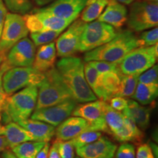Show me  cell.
I'll use <instances>...</instances> for the list:
<instances>
[{
    "instance_id": "23",
    "label": "cell",
    "mask_w": 158,
    "mask_h": 158,
    "mask_svg": "<svg viewBox=\"0 0 158 158\" xmlns=\"http://www.w3.org/2000/svg\"><path fill=\"white\" fill-rule=\"evenodd\" d=\"M33 12L36 13L37 17L40 20L45 30L55 31L62 33L72 23L69 20L57 17L52 13L44 10L43 8L35 9Z\"/></svg>"
},
{
    "instance_id": "26",
    "label": "cell",
    "mask_w": 158,
    "mask_h": 158,
    "mask_svg": "<svg viewBox=\"0 0 158 158\" xmlns=\"http://www.w3.org/2000/svg\"><path fill=\"white\" fill-rule=\"evenodd\" d=\"M109 0H87L81 13V19L85 23H89L98 19L108 5Z\"/></svg>"
},
{
    "instance_id": "37",
    "label": "cell",
    "mask_w": 158,
    "mask_h": 158,
    "mask_svg": "<svg viewBox=\"0 0 158 158\" xmlns=\"http://www.w3.org/2000/svg\"><path fill=\"white\" fill-rule=\"evenodd\" d=\"M89 62L100 74L108 72H115L118 73L117 62L107 61H91Z\"/></svg>"
},
{
    "instance_id": "2",
    "label": "cell",
    "mask_w": 158,
    "mask_h": 158,
    "mask_svg": "<svg viewBox=\"0 0 158 158\" xmlns=\"http://www.w3.org/2000/svg\"><path fill=\"white\" fill-rule=\"evenodd\" d=\"M140 47L138 38L131 30H122L109 42L85 53L84 61L116 62L133 49Z\"/></svg>"
},
{
    "instance_id": "5",
    "label": "cell",
    "mask_w": 158,
    "mask_h": 158,
    "mask_svg": "<svg viewBox=\"0 0 158 158\" xmlns=\"http://www.w3.org/2000/svg\"><path fill=\"white\" fill-rule=\"evenodd\" d=\"M157 44L133 49L117 62L118 73L140 75L152 67L157 62Z\"/></svg>"
},
{
    "instance_id": "30",
    "label": "cell",
    "mask_w": 158,
    "mask_h": 158,
    "mask_svg": "<svg viewBox=\"0 0 158 158\" xmlns=\"http://www.w3.org/2000/svg\"><path fill=\"white\" fill-rule=\"evenodd\" d=\"M120 76V86L116 97L129 98L135 92L138 82L139 75H122Z\"/></svg>"
},
{
    "instance_id": "40",
    "label": "cell",
    "mask_w": 158,
    "mask_h": 158,
    "mask_svg": "<svg viewBox=\"0 0 158 158\" xmlns=\"http://www.w3.org/2000/svg\"><path fill=\"white\" fill-rule=\"evenodd\" d=\"M110 106L116 110H123L127 106V100L122 97H114L110 100Z\"/></svg>"
},
{
    "instance_id": "14",
    "label": "cell",
    "mask_w": 158,
    "mask_h": 158,
    "mask_svg": "<svg viewBox=\"0 0 158 158\" xmlns=\"http://www.w3.org/2000/svg\"><path fill=\"white\" fill-rule=\"evenodd\" d=\"M116 148L107 137L100 136L97 141L77 148L76 153L80 158H113Z\"/></svg>"
},
{
    "instance_id": "45",
    "label": "cell",
    "mask_w": 158,
    "mask_h": 158,
    "mask_svg": "<svg viewBox=\"0 0 158 158\" xmlns=\"http://www.w3.org/2000/svg\"><path fill=\"white\" fill-rule=\"evenodd\" d=\"M7 147H8V144H7L5 138L2 135H0V152H3Z\"/></svg>"
},
{
    "instance_id": "36",
    "label": "cell",
    "mask_w": 158,
    "mask_h": 158,
    "mask_svg": "<svg viewBox=\"0 0 158 158\" xmlns=\"http://www.w3.org/2000/svg\"><path fill=\"white\" fill-rule=\"evenodd\" d=\"M61 158H74V147L70 141L56 140Z\"/></svg>"
},
{
    "instance_id": "12",
    "label": "cell",
    "mask_w": 158,
    "mask_h": 158,
    "mask_svg": "<svg viewBox=\"0 0 158 158\" xmlns=\"http://www.w3.org/2000/svg\"><path fill=\"white\" fill-rule=\"evenodd\" d=\"M76 107V100L70 99L54 106L35 109L31 115V118L56 127L72 114Z\"/></svg>"
},
{
    "instance_id": "10",
    "label": "cell",
    "mask_w": 158,
    "mask_h": 158,
    "mask_svg": "<svg viewBox=\"0 0 158 158\" xmlns=\"http://www.w3.org/2000/svg\"><path fill=\"white\" fill-rule=\"evenodd\" d=\"M36 46L28 37H24L13 45L7 54L1 70L5 72L16 67H31L35 60Z\"/></svg>"
},
{
    "instance_id": "27",
    "label": "cell",
    "mask_w": 158,
    "mask_h": 158,
    "mask_svg": "<svg viewBox=\"0 0 158 158\" xmlns=\"http://www.w3.org/2000/svg\"><path fill=\"white\" fill-rule=\"evenodd\" d=\"M102 110L104 117L110 134L117 131L124 124V115L108 105L106 101H102Z\"/></svg>"
},
{
    "instance_id": "29",
    "label": "cell",
    "mask_w": 158,
    "mask_h": 158,
    "mask_svg": "<svg viewBox=\"0 0 158 158\" xmlns=\"http://www.w3.org/2000/svg\"><path fill=\"white\" fill-rule=\"evenodd\" d=\"M102 85L106 94V101L116 97L120 86L119 73L108 72L102 74Z\"/></svg>"
},
{
    "instance_id": "53",
    "label": "cell",
    "mask_w": 158,
    "mask_h": 158,
    "mask_svg": "<svg viewBox=\"0 0 158 158\" xmlns=\"http://www.w3.org/2000/svg\"><path fill=\"white\" fill-rule=\"evenodd\" d=\"M76 158H80L79 157H76Z\"/></svg>"
},
{
    "instance_id": "6",
    "label": "cell",
    "mask_w": 158,
    "mask_h": 158,
    "mask_svg": "<svg viewBox=\"0 0 158 158\" xmlns=\"http://www.w3.org/2000/svg\"><path fill=\"white\" fill-rule=\"evenodd\" d=\"M44 78V73H41L31 67H16L6 70L2 76L4 90L7 95L29 86H36Z\"/></svg>"
},
{
    "instance_id": "50",
    "label": "cell",
    "mask_w": 158,
    "mask_h": 158,
    "mask_svg": "<svg viewBox=\"0 0 158 158\" xmlns=\"http://www.w3.org/2000/svg\"><path fill=\"white\" fill-rule=\"evenodd\" d=\"M141 1L148 2H151V3H157L158 2V0H141Z\"/></svg>"
},
{
    "instance_id": "25",
    "label": "cell",
    "mask_w": 158,
    "mask_h": 158,
    "mask_svg": "<svg viewBox=\"0 0 158 158\" xmlns=\"http://www.w3.org/2000/svg\"><path fill=\"white\" fill-rule=\"evenodd\" d=\"M157 94L158 85L146 84L138 82L132 97L141 105H150L152 108H154Z\"/></svg>"
},
{
    "instance_id": "13",
    "label": "cell",
    "mask_w": 158,
    "mask_h": 158,
    "mask_svg": "<svg viewBox=\"0 0 158 158\" xmlns=\"http://www.w3.org/2000/svg\"><path fill=\"white\" fill-rule=\"evenodd\" d=\"M72 114L86 119L90 124L91 130L106 132L110 134L104 117L102 100H96L76 106Z\"/></svg>"
},
{
    "instance_id": "46",
    "label": "cell",
    "mask_w": 158,
    "mask_h": 158,
    "mask_svg": "<svg viewBox=\"0 0 158 158\" xmlns=\"http://www.w3.org/2000/svg\"><path fill=\"white\" fill-rule=\"evenodd\" d=\"M2 158H18L12 151L10 150H4L2 154Z\"/></svg>"
},
{
    "instance_id": "51",
    "label": "cell",
    "mask_w": 158,
    "mask_h": 158,
    "mask_svg": "<svg viewBox=\"0 0 158 158\" xmlns=\"http://www.w3.org/2000/svg\"><path fill=\"white\" fill-rule=\"evenodd\" d=\"M4 60H5V59H4V58L2 56H1V55H0V68H1V66H2V62H4Z\"/></svg>"
},
{
    "instance_id": "22",
    "label": "cell",
    "mask_w": 158,
    "mask_h": 158,
    "mask_svg": "<svg viewBox=\"0 0 158 158\" xmlns=\"http://www.w3.org/2000/svg\"><path fill=\"white\" fill-rule=\"evenodd\" d=\"M124 115V114H123ZM116 141L120 142H135L143 141L144 135L133 119L124 115V124L119 130L112 133Z\"/></svg>"
},
{
    "instance_id": "24",
    "label": "cell",
    "mask_w": 158,
    "mask_h": 158,
    "mask_svg": "<svg viewBox=\"0 0 158 158\" xmlns=\"http://www.w3.org/2000/svg\"><path fill=\"white\" fill-rule=\"evenodd\" d=\"M84 73L86 81L97 98L106 101V94L102 85V74H100L89 62L84 64Z\"/></svg>"
},
{
    "instance_id": "20",
    "label": "cell",
    "mask_w": 158,
    "mask_h": 158,
    "mask_svg": "<svg viewBox=\"0 0 158 158\" xmlns=\"http://www.w3.org/2000/svg\"><path fill=\"white\" fill-rule=\"evenodd\" d=\"M17 123L29 131L35 138V141H43L45 143L49 142L51 138L54 137L56 131L54 126L44 122L31 118H27Z\"/></svg>"
},
{
    "instance_id": "49",
    "label": "cell",
    "mask_w": 158,
    "mask_h": 158,
    "mask_svg": "<svg viewBox=\"0 0 158 158\" xmlns=\"http://www.w3.org/2000/svg\"><path fill=\"white\" fill-rule=\"evenodd\" d=\"M114 1L123 4V5H130V4L133 3V2L136 1V0H114Z\"/></svg>"
},
{
    "instance_id": "15",
    "label": "cell",
    "mask_w": 158,
    "mask_h": 158,
    "mask_svg": "<svg viewBox=\"0 0 158 158\" xmlns=\"http://www.w3.org/2000/svg\"><path fill=\"white\" fill-rule=\"evenodd\" d=\"M87 0H54L43 10L53 15L73 22L81 14Z\"/></svg>"
},
{
    "instance_id": "4",
    "label": "cell",
    "mask_w": 158,
    "mask_h": 158,
    "mask_svg": "<svg viewBox=\"0 0 158 158\" xmlns=\"http://www.w3.org/2000/svg\"><path fill=\"white\" fill-rule=\"evenodd\" d=\"M37 87L39 89L35 109L54 106L73 99L60 73L55 68L44 73V78Z\"/></svg>"
},
{
    "instance_id": "43",
    "label": "cell",
    "mask_w": 158,
    "mask_h": 158,
    "mask_svg": "<svg viewBox=\"0 0 158 158\" xmlns=\"http://www.w3.org/2000/svg\"><path fill=\"white\" fill-rule=\"evenodd\" d=\"M48 158H61L58 151V148H57V144L56 141L54 142L53 145L51 146V147L49 149Z\"/></svg>"
},
{
    "instance_id": "32",
    "label": "cell",
    "mask_w": 158,
    "mask_h": 158,
    "mask_svg": "<svg viewBox=\"0 0 158 158\" xmlns=\"http://www.w3.org/2000/svg\"><path fill=\"white\" fill-rule=\"evenodd\" d=\"M100 136H102L100 131L87 130L82 132L76 138L71 139L70 141L73 145V147L77 149V148L84 147L85 145H87L89 143L97 141Z\"/></svg>"
},
{
    "instance_id": "7",
    "label": "cell",
    "mask_w": 158,
    "mask_h": 158,
    "mask_svg": "<svg viewBox=\"0 0 158 158\" xmlns=\"http://www.w3.org/2000/svg\"><path fill=\"white\" fill-rule=\"evenodd\" d=\"M131 4L127 23L132 31L139 32L157 27V3L136 0Z\"/></svg>"
},
{
    "instance_id": "41",
    "label": "cell",
    "mask_w": 158,
    "mask_h": 158,
    "mask_svg": "<svg viewBox=\"0 0 158 158\" xmlns=\"http://www.w3.org/2000/svg\"><path fill=\"white\" fill-rule=\"evenodd\" d=\"M4 73L5 72L3 70H0V118H1V114L3 110L4 106L5 105L6 100H7V96H8L5 93L2 85V76Z\"/></svg>"
},
{
    "instance_id": "3",
    "label": "cell",
    "mask_w": 158,
    "mask_h": 158,
    "mask_svg": "<svg viewBox=\"0 0 158 158\" xmlns=\"http://www.w3.org/2000/svg\"><path fill=\"white\" fill-rule=\"evenodd\" d=\"M37 94V86H29L7 96L1 114V119L7 124L29 118L36 107Z\"/></svg>"
},
{
    "instance_id": "28",
    "label": "cell",
    "mask_w": 158,
    "mask_h": 158,
    "mask_svg": "<svg viewBox=\"0 0 158 158\" xmlns=\"http://www.w3.org/2000/svg\"><path fill=\"white\" fill-rule=\"evenodd\" d=\"M45 143V142L43 141H26L11 148V149L18 158H35Z\"/></svg>"
},
{
    "instance_id": "16",
    "label": "cell",
    "mask_w": 158,
    "mask_h": 158,
    "mask_svg": "<svg viewBox=\"0 0 158 158\" xmlns=\"http://www.w3.org/2000/svg\"><path fill=\"white\" fill-rule=\"evenodd\" d=\"M87 130H91L89 123L84 118L74 116L67 118L59 124L55 133L56 139L70 141Z\"/></svg>"
},
{
    "instance_id": "8",
    "label": "cell",
    "mask_w": 158,
    "mask_h": 158,
    "mask_svg": "<svg viewBox=\"0 0 158 158\" xmlns=\"http://www.w3.org/2000/svg\"><path fill=\"white\" fill-rule=\"evenodd\" d=\"M115 28L99 21L86 23L79 44L80 52H87L106 44L117 34Z\"/></svg>"
},
{
    "instance_id": "18",
    "label": "cell",
    "mask_w": 158,
    "mask_h": 158,
    "mask_svg": "<svg viewBox=\"0 0 158 158\" xmlns=\"http://www.w3.org/2000/svg\"><path fill=\"white\" fill-rule=\"evenodd\" d=\"M56 59V49L54 42L42 45L35 53L32 68L41 73H45L54 68Z\"/></svg>"
},
{
    "instance_id": "21",
    "label": "cell",
    "mask_w": 158,
    "mask_h": 158,
    "mask_svg": "<svg viewBox=\"0 0 158 158\" xmlns=\"http://www.w3.org/2000/svg\"><path fill=\"white\" fill-rule=\"evenodd\" d=\"M124 115L133 119L141 130L147 129L149 126L151 108L144 107L132 100H127V106L122 110Z\"/></svg>"
},
{
    "instance_id": "38",
    "label": "cell",
    "mask_w": 158,
    "mask_h": 158,
    "mask_svg": "<svg viewBox=\"0 0 158 158\" xmlns=\"http://www.w3.org/2000/svg\"><path fill=\"white\" fill-rule=\"evenodd\" d=\"M116 151V158H135V147L130 143H122Z\"/></svg>"
},
{
    "instance_id": "44",
    "label": "cell",
    "mask_w": 158,
    "mask_h": 158,
    "mask_svg": "<svg viewBox=\"0 0 158 158\" xmlns=\"http://www.w3.org/2000/svg\"><path fill=\"white\" fill-rule=\"evenodd\" d=\"M49 149H50V144L48 142H47L45 143L44 147L40 149V151L37 153L35 158H48Z\"/></svg>"
},
{
    "instance_id": "31",
    "label": "cell",
    "mask_w": 158,
    "mask_h": 158,
    "mask_svg": "<svg viewBox=\"0 0 158 158\" xmlns=\"http://www.w3.org/2000/svg\"><path fill=\"white\" fill-rule=\"evenodd\" d=\"M7 9L13 13L24 15L33 8L31 0H3Z\"/></svg>"
},
{
    "instance_id": "47",
    "label": "cell",
    "mask_w": 158,
    "mask_h": 158,
    "mask_svg": "<svg viewBox=\"0 0 158 158\" xmlns=\"http://www.w3.org/2000/svg\"><path fill=\"white\" fill-rule=\"evenodd\" d=\"M34 2L36 4L37 6H45L48 5V4H51V2L54 1V0H33Z\"/></svg>"
},
{
    "instance_id": "33",
    "label": "cell",
    "mask_w": 158,
    "mask_h": 158,
    "mask_svg": "<svg viewBox=\"0 0 158 158\" xmlns=\"http://www.w3.org/2000/svg\"><path fill=\"white\" fill-rule=\"evenodd\" d=\"M60 32L51 30H44L38 32L31 33L30 37L35 46H40L42 45L54 42L59 36Z\"/></svg>"
},
{
    "instance_id": "39",
    "label": "cell",
    "mask_w": 158,
    "mask_h": 158,
    "mask_svg": "<svg viewBox=\"0 0 158 158\" xmlns=\"http://www.w3.org/2000/svg\"><path fill=\"white\" fill-rule=\"evenodd\" d=\"M135 158H155L148 143L141 144L137 149Z\"/></svg>"
},
{
    "instance_id": "9",
    "label": "cell",
    "mask_w": 158,
    "mask_h": 158,
    "mask_svg": "<svg viewBox=\"0 0 158 158\" xmlns=\"http://www.w3.org/2000/svg\"><path fill=\"white\" fill-rule=\"evenodd\" d=\"M29 30L22 15L7 13L0 37V55L5 59L12 47L28 35Z\"/></svg>"
},
{
    "instance_id": "34",
    "label": "cell",
    "mask_w": 158,
    "mask_h": 158,
    "mask_svg": "<svg viewBox=\"0 0 158 158\" xmlns=\"http://www.w3.org/2000/svg\"><path fill=\"white\" fill-rule=\"evenodd\" d=\"M138 38L140 47L141 46H152L157 44L158 40V29L154 27L152 29L143 31Z\"/></svg>"
},
{
    "instance_id": "17",
    "label": "cell",
    "mask_w": 158,
    "mask_h": 158,
    "mask_svg": "<svg viewBox=\"0 0 158 158\" xmlns=\"http://www.w3.org/2000/svg\"><path fill=\"white\" fill-rule=\"evenodd\" d=\"M127 14L125 5L114 0H109L98 21L108 23L115 29H120L127 23Z\"/></svg>"
},
{
    "instance_id": "11",
    "label": "cell",
    "mask_w": 158,
    "mask_h": 158,
    "mask_svg": "<svg viewBox=\"0 0 158 158\" xmlns=\"http://www.w3.org/2000/svg\"><path fill=\"white\" fill-rule=\"evenodd\" d=\"M86 23L81 19H76L68 27V29L59 35L56 42V55L59 57L74 56L79 51V44Z\"/></svg>"
},
{
    "instance_id": "42",
    "label": "cell",
    "mask_w": 158,
    "mask_h": 158,
    "mask_svg": "<svg viewBox=\"0 0 158 158\" xmlns=\"http://www.w3.org/2000/svg\"><path fill=\"white\" fill-rule=\"evenodd\" d=\"M7 13V7H6L5 4H4L3 0H0V37H1L2 31L4 23H5Z\"/></svg>"
},
{
    "instance_id": "48",
    "label": "cell",
    "mask_w": 158,
    "mask_h": 158,
    "mask_svg": "<svg viewBox=\"0 0 158 158\" xmlns=\"http://www.w3.org/2000/svg\"><path fill=\"white\" fill-rule=\"evenodd\" d=\"M149 145L150 146V147H151V149H152V151L154 155H155L156 158H157V145H155V143H150V144H149Z\"/></svg>"
},
{
    "instance_id": "35",
    "label": "cell",
    "mask_w": 158,
    "mask_h": 158,
    "mask_svg": "<svg viewBox=\"0 0 158 158\" xmlns=\"http://www.w3.org/2000/svg\"><path fill=\"white\" fill-rule=\"evenodd\" d=\"M138 82L146 84L158 85V67L153 65L138 76Z\"/></svg>"
},
{
    "instance_id": "19",
    "label": "cell",
    "mask_w": 158,
    "mask_h": 158,
    "mask_svg": "<svg viewBox=\"0 0 158 158\" xmlns=\"http://www.w3.org/2000/svg\"><path fill=\"white\" fill-rule=\"evenodd\" d=\"M0 135L5 138L8 147L13 148L26 141H35L31 134L19 123L10 122L2 126L0 128Z\"/></svg>"
},
{
    "instance_id": "1",
    "label": "cell",
    "mask_w": 158,
    "mask_h": 158,
    "mask_svg": "<svg viewBox=\"0 0 158 158\" xmlns=\"http://www.w3.org/2000/svg\"><path fill=\"white\" fill-rule=\"evenodd\" d=\"M56 69L76 102L84 103L97 100V97L86 81L84 64L81 59L73 56L62 57L57 62Z\"/></svg>"
},
{
    "instance_id": "52",
    "label": "cell",
    "mask_w": 158,
    "mask_h": 158,
    "mask_svg": "<svg viewBox=\"0 0 158 158\" xmlns=\"http://www.w3.org/2000/svg\"><path fill=\"white\" fill-rule=\"evenodd\" d=\"M0 121H1V118H0ZM1 127H2V125H1V122H0V128H1Z\"/></svg>"
}]
</instances>
